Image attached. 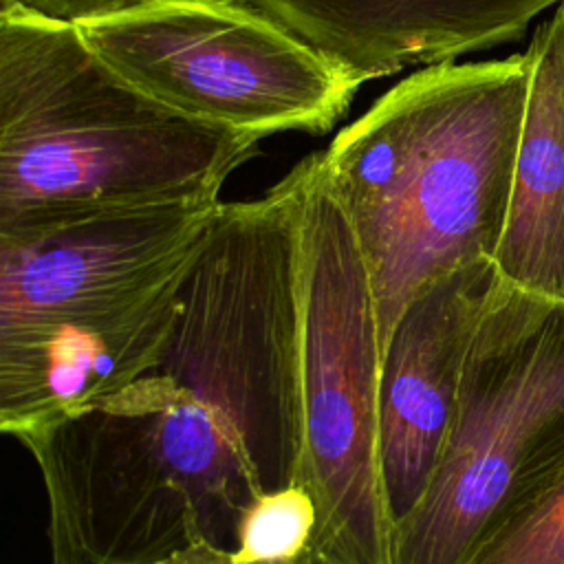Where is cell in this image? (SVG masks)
<instances>
[{"label":"cell","instance_id":"6da1fadb","mask_svg":"<svg viewBox=\"0 0 564 564\" xmlns=\"http://www.w3.org/2000/svg\"><path fill=\"white\" fill-rule=\"evenodd\" d=\"M297 163L220 203L174 328L128 386L15 441L51 564H234L240 527L302 478Z\"/></svg>","mask_w":564,"mask_h":564},{"label":"cell","instance_id":"7a4b0ae2","mask_svg":"<svg viewBox=\"0 0 564 564\" xmlns=\"http://www.w3.org/2000/svg\"><path fill=\"white\" fill-rule=\"evenodd\" d=\"M529 79L527 51L423 66L322 150L370 271L381 350L421 286L496 258Z\"/></svg>","mask_w":564,"mask_h":564},{"label":"cell","instance_id":"3957f363","mask_svg":"<svg viewBox=\"0 0 564 564\" xmlns=\"http://www.w3.org/2000/svg\"><path fill=\"white\" fill-rule=\"evenodd\" d=\"M260 141L141 93L75 22L0 0V231L218 196Z\"/></svg>","mask_w":564,"mask_h":564},{"label":"cell","instance_id":"277c9868","mask_svg":"<svg viewBox=\"0 0 564 564\" xmlns=\"http://www.w3.org/2000/svg\"><path fill=\"white\" fill-rule=\"evenodd\" d=\"M300 482L317 509L313 564H392L379 452L381 346L370 271L322 152L300 163Z\"/></svg>","mask_w":564,"mask_h":564},{"label":"cell","instance_id":"5b68a950","mask_svg":"<svg viewBox=\"0 0 564 564\" xmlns=\"http://www.w3.org/2000/svg\"><path fill=\"white\" fill-rule=\"evenodd\" d=\"M562 469L564 302L500 280L432 478L392 527V564H465L498 516Z\"/></svg>","mask_w":564,"mask_h":564},{"label":"cell","instance_id":"8992f818","mask_svg":"<svg viewBox=\"0 0 564 564\" xmlns=\"http://www.w3.org/2000/svg\"><path fill=\"white\" fill-rule=\"evenodd\" d=\"M75 24L141 93L258 137L324 134L359 88L249 0H145Z\"/></svg>","mask_w":564,"mask_h":564},{"label":"cell","instance_id":"52a82bcc","mask_svg":"<svg viewBox=\"0 0 564 564\" xmlns=\"http://www.w3.org/2000/svg\"><path fill=\"white\" fill-rule=\"evenodd\" d=\"M218 196L0 231V326L119 308L183 278Z\"/></svg>","mask_w":564,"mask_h":564},{"label":"cell","instance_id":"ba28073f","mask_svg":"<svg viewBox=\"0 0 564 564\" xmlns=\"http://www.w3.org/2000/svg\"><path fill=\"white\" fill-rule=\"evenodd\" d=\"M498 282L494 260L430 280L408 302L381 350L379 452L392 527L432 478L471 337Z\"/></svg>","mask_w":564,"mask_h":564},{"label":"cell","instance_id":"9c48e42d","mask_svg":"<svg viewBox=\"0 0 564 564\" xmlns=\"http://www.w3.org/2000/svg\"><path fill=\"white\" fill-rule=\"evenodd\" d=\"M187 273L119 308L0 326V430L15 438L128 386L165 346Z\"/></svg>","mask_w":564,"mask_h":564},{"label":"cell","instance_id":"30bf717a","mask_svg":"<svg viewBox=\"0 0 564 564\" xmlns=\"http://www.w3.org/2000/svg\"><path fill=\"white\" fill-rule=\"evenodd\" d=\"M350 82L454 62L524 35L562 0H249Z\"/></svg>","mask_w":564,"mask_h":564},{"label":"cell","instance_id":"8fae6325","mask_svg":"<svg viewBox=\"0 0 564 564\" xmlns=\"http://www.w3.org/2000/svg\"><path fill=\"white\" fill-rule=\"evenodd\" d=\"M527 53L529 95L494 262L502 282L564 302V0L538 24Z\"/></svg>","mask_w":564,"mask_h":564},{"label":"cell","instance_id":"7c38bea8","mask_svg":"<svg viewBox=\"0 0 564 564\" xmlns=\"http://www.w3.org/2000/svg\"><path fill=\"white\" fill-rule=\"evenodd\" d=\"M465 564H564V469L498 516Z\"/></svg>","mask_w":564,"mask_h":564},{"label":"cell","instance_id":"4fadbf2b","mask_svg":"<svg viewBox=\"0 0 564 564\" xmlns=\"http://www.w3.org/2000/svg\"><path fill=\"white\" fill-rule=\"evenodd\" d=\"M317 509L302 482L264 496L245 518L234 564H306Z\"/></svg>","mask_w":564,"mask_h":564},{"label":"cell","instance_id":"5bb4252c","mask_svg":"<svg viewBox=\"0 0 564 564\" xmlns=\"http://www.w3.org/2000/svg\"><path fill=\"white\" fill-rule=\"evenodd\" d=\"M18 2L51 18L79 22V20L112 13L145 0H18Z\"/></svg>","mask_w":564,"mask_h":564},{"label":"cell","instance_id":"9a60e30c","mask_svg":"<svg viewBox=\"0 0 564 564\" xmlns=\"http://www.w3.org/2000/svg\"><path fill=\"white\" fill-rule=\"evenodd\" d=\"M306 564H313V562H306Z\"/></svg>","mask_w":564,"mask_h":564}]
</instances>
